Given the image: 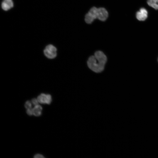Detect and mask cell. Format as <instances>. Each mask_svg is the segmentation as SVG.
<instances>
[{"mask_svg": "<svg viewBox=\"0 0 158 158\" xmlns=\"http://www.w3.org/2000/svg\"><path fill=\"white\" fill-rule=\"evenodd\" d=\"M107 61V57L103 52L98 51L94 55L90 57L87 61V65L91 70L97 73H100L104 69Z\"/></svg>", "mask_w": 158, "mask_h": 158, "instance_id": "6da1fadb", "label": "cell"}, {"mask_svg": "<svg viewBox=\"0 0 158 158\" xmlns=\"http://www.w3.org/2000/svg\"><path fill=\"white\" fill-rule=\"evenodd\" d=\"M56 49L54 46L51 44H49L46 47L44 52L45 55L47 58L52 59L56 56Z\"/></svg>", "mask_w": 158, "mask_h": 158, "instance_id": "7a4b0ae2", "label": "cell"}, {"mask_svg": "<svg viewBox=\"0 0 158 158\" xmlns=\"http://www.w3.org/2000/svg\"><path fill=\"white\" fill-rule=\"evenodd\" d=\"M148 13L147 10L144 8H141L136 13L137 19L140 21L145 20L148 17Z\"/></svg>", "mask_w": 158, "mask_h": 158, "instance_id": "3957f363", "label": "cell"}, {"mask_svg": "<svg viewBox=\"0 0 158 158\" xmlns=\"http://www.w3.org/2000/svg\"><path fill=\"white\" fill-rule=\"evenodd\" d=\"M108 16L107 10L104 8H99L97 9V18L104 21L106 20Z\"/></svg>", "mask_w": 158, "mask_h": 158, "instance_id": "277c9868", "label": "cell"}, {"mask_svg": "<svg viewBox=\"0 0 158 158\" xmlns=\"http://www.w3.org/2000/svg\"><path fill=\"white\" fill-rule=\"evenodd\" d=\"M1 6L3 10L7 11L13 7V3L12 0H4Z\"/></svg>", "mask_w": 158, "mask_h": 158, "instance_id": "5b68a950", "label": "cell"}, {"mask_svg": "<svg viewBox=\"0 0 158 158\" xmlns=\"http://www.w3.org/2000/svg\"><path fill=\"white\" fill-rule=\"evenodd\" d=\"M42 109V108L41 106L38 104L36 105L33 109V114L36 116H40L41 114Z\"/></svg>", "mask_w": 158, "mask_h": 158, "instance_id": "8992f818", "label": "cell"}, {"mask_svg": "<svg viewBox=\"0 0 158 158\" xmlns=\"http://www.w3.org/2000/svg\"><path fill=\"white\" fill-rule=\"evenodd\" d=\"M148 5L156 10H158V0H147Z\"/></svg>", "mask_w": 158, "mask_h": 158, "instance_id": "52a82bcc", "label": "cell"}, {"mask_svg": "<svg viewBox=\"0 0 158 158\" xmlns=\"http://www.w3.org/2000/svg\"><path fill=\"white\" fill-rule=\"evenodd\" d=\"M47 94L42 93L37 97V99L39 102L42 104L46 103Z\"/></svg>", "mask_w": 158, "mask_h": 158, "instance_id": "ba28073f", "label": "cell"}, {"mask_svg": "<svg viewBox=\"0 0 158 158\" xmlns=\"http://www.w3.org/2000/svg\"><path fill=\"white\" fill-rule=\"evenodd\" d=\"M95 19L88 12L85 16V20L88 24L91 23Z\"/></svg>", "mask_w": 158, "mask_h": 158, "instance_id": "9c48e42d", "label": "cell"}, {"mask_svg": "<svg viewBox=\"0 0 158 158\" xmlns=\"http://www.w3.org/2000/svg\"><path fill=\"white\" fill-rule=\"evenodd\" d=\"M97 9L98 8L93 7L91 8L88 12L95 19L97 18Z\"/></svg>", "mask_w": 158, "mask_h": 158, "instance_id": "30bf717a", "label": "cell"}, {"mask_svg": "<svg viewBox=\"0 0 158 158\" xmlns=\"http://www.w3.org/2000/svg\"><path fill=\"white\" fill-rule=\"evenodd\" d=\"M31 103L30 101H28L26 102L25 104V107L26 108L28 109L31 108Z\"/></svg>", "mask_w": 158, "mask_h": 158, "instance_id": "8fae6325", "label": "cell"}, {"mask_svg": "<svg viewBox=\"0 0 158 158\" xmlns=\"http://www.w3.org/2000/svg\"><path fill=\"white\" fill-rule=\"evenodd\" d=\"M27 113L29 115H31L33 114V109L31 108L27 109Z\"/></svg>", "mask_w": 158, "mask_h": 158, "instance_id": "7c38bea8", "label": "cell"}, {"mask_svg": "<svg viewBox=\"0 0 158 158\" xmlns=\"http://www.w3.org/2000/svg\"><path fill=\"white\" fill-rule=\"evenodd\" d=\"M38 101L37 99H36L35 98H34L32 99V104L35 105H37L38 104Z\"/></svg>", "mask_w": 158, "mask_h": 158, "instance_id": "4fadbf2b", "label": "cell"}, {"mask_svg": "<svg viewBox=\"0 0 158 158\" xmlns=\"http://www.w3.org/2000/svg\"><path fill=\"white\" fill-rule=\"evenodd\" d=\"M34 158H44V157L42 155L40 154H37L34 156Z\"/></svg>", "mask_w": 158, "mask_h": 158, "instance_id": "5bb4252c", "label": "cell"}, {"mask_svg": "<svg viewBox=\"0 0 158 158\" xmlns=\"http://www.w3.org/2000/svg\"></svg>", "mask_w": 158, "mask_h": 158, "instance_id": "9a60e30c", "label": "cell"}]
</instances>
